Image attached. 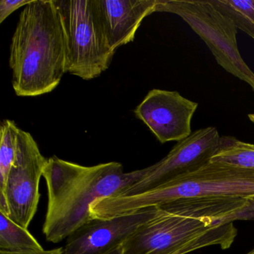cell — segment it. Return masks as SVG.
Wrapping results in <instances>:
<instances>
[{
  "label": "cell",
  "instance_id": "8fae6325",
  "mask_svg": "<svg viewBox=\"0 0 254 254\" xmlns=\"http://www.w3.org/2000/svg\"><path fill=\"white\" fill-rule=\"evenodd\" d=\"M159 0H98L101 18L115 51L134 40L144 19L156 12Z\"/></svg>",
  "mask_w": 254,
  "mask_h": 254
},
{
  "label": "cell",
  "instance_id": "e0dca14e",
  "mask_svg": "<svg viewBox=\"0 0 254 254\" xmlns=\"http://www.w3.org/2000/svg\"><path fill=\"white\" fill-rule=\"evenodd\" d=\"M0 254H64V248L53 250H41V251H26V252H11V251H0Z\"/></svg>",
  "mask_w": 254,
  "mask_h": 254
},
{
  "label": "cell",
  "instance_id": "277c9868",
  "mask_svg": "<svg viewBox=\"0 0 254 254\" xmlns=\"http://www.w3.org/2000/svg\"><path fill=\"white\" fill-rule=\"evenodd\" d=\"M215 197H254V168L210 161L138 194L99 199L90 207V215L93 218H114L178 199Z\"/></svg>",
  "mask_w": 254,
  "mask_h": 254
},
{
  "label": "cell",
  "instance_id": "9c48e42d",
  "mask_svg": "<svg viewBox=\"0 0 254 254\" xmlns=\"http://www.w3.org/2000/svg\"><path fill=\"white\" fill-rule=\"evenodd\" d=\"M198 107L178 92L153 89L135 108V115L166 143L183 140L191 134V122Z\"/></svg>",
  "mask_w": 254,
  "mask_h": 254
},
{
  "label": "cell",
  "instance_id": "d6986e66",
  "mask_svg": "<svg viewBox=\"0 0 254 254\" xmlns=\"http://www.w3.org/2000/svg\"><path fill=\"white\" fill-rule=\"evenodd\" d=\"M247 254H254V249L251 250V251H250V252H248Z\"/></svg>",
  "mask_w": 254,
  "mask_h": 254
},
{
  "label": "cell",
  "instance_id": "7c38bea8",
  "mask_svg": "<svg viewBox=\"0 0 254 254\" xmlns=\"http://www.w3.org/2000/svg\"><path fill=\"white\" fill-rule=\"evenodd\" d=\"M41 250L44 248L28 229L0 212V251L26 252Z\"/></svg>",
  "mask_w": 254,
  "mask_h": 254
},
{
  "label": "cell",
  "instance_id": "5bb4252c",
  "mask_svg": "<svg viewBox=\"0 0 254 254\" xmlns=\"http://www.w3.org/2000/svg\"><path fill=\"white\" fill-rule=\"evenodd\" d=\"M211 3L231 19L237 29L254 40V0H210Z\"/></svg>",
  "mask_w": 254,
  "mask_h": 254
},
{
  "label": "cell",
  "instance_id": "52a82bcc",
  "mask_svg": "<svg viewBox=\"0 0 254 254\" xmlns=\"http://www.w3.org/2000/svg\"><path fill=\"white\" fill-rule=\"evenodd\" d=\"M47 161L32 134L19 129L15 161L0 192V212L24 228L36 214L40 181Z\"/></svg>",
  "mask_w": 254,
  "mask_h": 254
},
{
  "label": "cell",
  "instance_id": "2e32d148",
  "mask_svg": "<svg viewBox=\"0 0 254 254\" xmlns=\"http://www.w3.org/2000/svg\"><path fill=\"white\" fill-rule=\"evenodd\" d=\"M32 0H1L0 1V23L8 18L13 12L21 7L29 5Z\"/></svg>",
  "mask_w": 254,
  "mask_h": 254
},
{
  "label": "cell",
  "instance_id": "3957f363",
  "mask_svg": "<svg viewBox=\"0 0 254 254\" xmlns=\"http://www.w3.org/2000/svg\"><path fill=\"white\" fill-rule=\"evenodd\" d=\"M67 36L57 0H32L20 13L10 46L16 95L53 91L67 72Z\"/></svg>",
  "mask_w": 254,
  "mask_h": 254
},
{
  "label": "cell",
  "instance_id": "7a4b0ae2",
  "mask_svg": "<svg viewBox=\"0 0 254 254\" xmlns=\"http://www.w3.org/2000/svg\"><path fill=\"white\" fill-rule=\"evenodd\" d=\"M149 167L124 172L117 162L84 166L53 156L43 177L48 204L43 232L46 239L59 243L92 219L90 207L99 199L121 195L146 175Z\"/></svg>",
  "mask_w": 254,
  "mask_h": 254
},
{
  "label": "cell",
  "instance_id": "ac0fdd59",
  "mask_svg": "<svg viewBox=\"0 0 254 254\" xmlns=\"http://www.w3.org/2000/svg\"><path fill=\"white\" fill-rule=\"evenodd\" d=\"M107 254H122V246L114 250V251H111V252Z\"/></svg>",
  "mask_w": 254,
  "mask_h": 254
},
{
  "label": "cell",
  "instance_id": "ffe728a7",
  "mask_svg": "<svg viewBox=\"0 0 254 254\" xmlns=\"http://www.w3.org/2000/svg\"><path fill=\"white\" fill-rule=\"evenodd\" d=\"M249 199L254 203V197H249Z\"/></svg>",
  "mask_w": 254,
  "mask_h": 254
},
{
  "label": "cell",
  "instance_id": "ba28073f",
  "mask_svg": "<svg viewBox=\"0 0 254 254\" xmlns=\"http://www.w3.org/2000/svg\"><path fill=\"white\" fill-rule=\"evenodd\" d=\"M221 138L214 127L195 130L178 142L164 158L149 166L146 175L121 195L138 194L203 167L219 151Z\"/></svg>",
  "mask_w": 254,
  "mask_h": 254
},
{
  "label": "cell",
  "instance_id": "5b68a950",
  "mask_svg": "<svg viewBox=\"0 0 254 254\" xmlns=\"http://www.w3.org/2000/svg\"><path fill=\"white\" fill-rule=\"evenodd\" d=\"M67 36V72L94 79L109 68L116 53L101 18L98 0H57Z\"/></svg>",
  "mask_w": 254,
  "mask_h": 254
},
{
  "label": "cell",
  "instance_id": "30bf717a",
  "mask_svg": "<svg viewBox=\"0 0 254 254\" xmlns=\"http://www.w3.org/2000/svg\"><path fill=\"white\" fill-rule=\"evenodd\" d=\"M150 207L130 215L92 218L69 235L64 254H107L123 246L126 240L154 214Z\"/></svg>",
  "mask_w": 254,
  "mask_h": 254
},
{
  "label": "cell",
  "instance_id": "4fadbf2b",
  "mask_svg": "<svg viewBox=\"0 0 254 254\" xmlns=\"http://www.w3.org/2000/svg\"><path fill=\"white\" fill-rule=\"evenodd\" d=\"M19 129L15 123L9 120H3L0 126V192L5 190L10 170L15 161Z\"/></svg>",
  "mask_w": 254,
  "mask_h": 254
},
{
  "label": "cell",
  "instance_id": "6da1fadb",
  "mask_svg": "<svg viewBox=\"0 0 254 254\" xmlns=\"http://www.w3.org/2000/svg\"><path fill=\"white\" fill-rule=\"evenodd\" d=\"M152 216L122 246V254H188L211 246L228 249L234 222L254 220L249 198L191 197L154 206Z\"/></svg>",
  "mask_w": 254,
  "mask_h": 254
},
{
  "label": "cell",
  "instance_id": "8992f818",
  "mask_svg": "<svg viewBox=\"0 0 254 254\" xmlns=\"http://www.w3.org/2000/svg\"><path fill=\"white\" fill-rule=\"evenodd\" d=\"M156 12L176 14L207 45L220 66L245 81L254 91V72L244 62L237 45V28L210 0H159Z\"/></svg>",
  "mask_w": 254,
  "mask_h": 254
},
{
  "label": "cell",
  "instance_id": "9a60e30c",
  "mask_svg": "<svg viewBox=\"0 0 254 254\" xmlns=\"http://www.w3.org/2000/svg\"><path fill=\"white\" fill-rule=\"evenodd\" d=\"M211 161L254 168V145L233 136H221L219 151Z\"/></svg>",
  "mask_w": 254,
  "mask_h": 254
}]
</instances>
